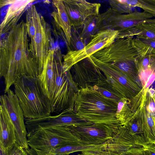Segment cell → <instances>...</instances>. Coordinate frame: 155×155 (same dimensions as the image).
<instances>
[{
  "label": "cell",
  "instance_id": "6da1fadb",
  "mask_svg": "<svg viewBox=\"0 0 155 155\" xmlns=\"http://www.w3.org/2000/svg\"><path fill=\"white\" fill-rule=\"evenodd\" d=\"M28 36L26 23L22 20L1 40L0 76L5 79V94L21 75L39 76Z\"/></svg>",
  "mask_w": 155,
  "mask_h": 155
},
{
  "label": "cell",
  "instance_id": "7a4b0ae2",
  "mask_svg": "<svg viewBox=\"0 0 155 155\" xmlns=\"http://www.w3.org/2000/svg\"><path fill=\"white\" fill-rule=\"evenodd\" d=\"M14 85L25 118L36 119L50 115L51 101L38 76L22 75Z\"/></svg>",
  "mask_w": 155,
  "mask_h": 155
},
{
  "label": "cell",
  "instance_id": "3957f363",
  "mask_svg": "<svg viewBox=\"0 0 155 155\" xmlns=\"http://www.w3.org/2000/svg\"><path fill=\"white\" fill-rule=\"evenodd\" d=\"M117 104L90 87L79 90L74 109L78 114L93 123L120 126L116 117Z\"/></svg>",
  "mask_w": 155,
  "mask_h": 155
},
{
  "label": "cell",
  "instance_id": "277c9868",
  "mask_svg": "<svg viewBox=\"0 0 155 155\" xmlns=\"http://www.w3.org/2000/svg\"><path fill=\"white\" fill-rule=\"evenodd\" d=\"M27 138L28 146L37 155H46L55 148L80 142L66 126H59L31 130L28 132Z\"/></svg>",
  "mask_w": 155,
  "mask_h": 155
},
{
  "label": "cell",
  "instance_id": "5b68a950",
  "mask_svg": "<svg viewBox=\"0 0 155 155\" xmlns=\"http://www.w3.org/2000/svg\"><path fill=\"white\" fill-rule=\"evenodd\" d=\"M79 89L74 82L70 70L65 71L63 62L58 64L52 95L50 99L51 113L74 109Z\"/></svg>",
  "mask_w": 155,
  "mask_h": 155
},
{
  "label": "cell",
  "instance_id": "8992f818",
  "mask_svg": "<svg viewBox=\"0 0 155 155\" xmlns=\"http://www.w3.org/2000/svg\"><path fill=\"white\" fill-rule=\"evenodd\" d=\"M98 17L99 31L111 30L119 32L142 23L155 22L151 14L144 11L122 14L115 12L110 8L100 14Z\"/></svg>",
  "mask_w": 155,
  "mask_h": 155
},
{
  "label": "cell",
  "instance_id": "52a82bcc",
  "mask_svg": "<svg viewBox=\"0 0 155 155\" xmlns=\"http://www.w3.org/2000/svg\"><path fill=\"white\" fill-rule=\"evenodd\" d=\"M119 33L118 31L111 30L99 31L82 49L68 51L63 55L64 71L70 70L75 64L109 46L117 38Z\"/></svg>",
  "mask_w": 155,
  "mask_h": 155
},
{
  "label": "cell",
  "instance_id": "ba28073f",
  "mask_svg": "<svg viewBox=\"0 0 155 155\" xmlns=\"http://www.w3.org/2000/svg\"><path fill=\"white\" fill-rule=\"evenodd\" d=\"M121 125L93 123L68 127L80 143L84 144H99L105 143L115 136Z\"/></svg>",
  "mask_w": 155,
  "mask_h": 155
},
{
  "label": "cell",
  "instance_id": "9c48e42d",
  "mask_svg": "<svg viewBox=\"0 0 155 155\" xmlns=\"http://www.w3.org/2000/svg\"><path fill=\"white\" fill-rule=\"evenodd\" d=\"M35 23L34 57L38 65L39 76L43 71L49 52L53 48L54 41L52 37L51 27L37 10Z\"/></svg>",
  "mask_w": 155,
  "mask_h": 155
},
{
  "label": "cell",
  "instance_id": "30bf717a",
  "mask_svg": "<svg viewBox=\"0 0 155 155\" xmlns=\"http://www.w3.org/2000/svg\"><path fill=\"white\" fill-rule=\"evenodd\" d=\"M0 97V105L6 111L15 132L16 142L27 151L29 148L24 116L16 94L9 89Z\"/></svg>",
  "mask_w": 155,
  "mask_h": 155
},
{
  "label": "cell",
  "instance_id": "8fae6325",
  "mask_svg": "<svg viewBox=\"0 0 155 155\" xmlns=\"http://www.w3.org/2000/svg\"><path fill=\"white\" fill-rule=\"evenodd\" d=\"M92 55L103 62L109 63L137 60L139 56L132 37L116 38L109 46Z\"/></svg>",
  "mask_w": 155,
  "mask_h": 155
},
{
  "label": "cell",
  "instance_id": "7c38bea8",
  "mask_svg": "<svg viewBox=\"0 0 155 155\" xmlns=\"http://www.w3.org/2000/svg\"><path fill=\"white\" fill-rule=\"evenodd\" d=\"M93 123L87 120L78 114L74 109L63 111L57 115H50L36 119H26L25 124L28 132L32 130L43 129L62 126L90 124Z\"/></svg>",
  "mask_w": 155,
  "mask_h": 155
},
{
  "label": "cell",
  "instance_id": "4fadbf2b",
  "mask_svg": "<svg viewBox=\"0 0 155 155\" xmlns=\"http://www.w3.org/2000/svg\"><path fill=\"white\" fill-rule=\"evenodd\" d=\"M70 71L73 79L79 90L93 87L107 79L90 56L74 64Z\"/></svg>",
  "mask_w": 155,
  "mask_h": 155
},
{
  "label": "cell",
  "instance_id": "5bb4252c",
  "mask_svg": "<svg viewBox=\"0 0 155 155\" xmlns=\"http://www.w3.org/2000/svg\"><path fill=\"white\" fill-rule=\"evenodd\" d=\"M63 2L72 26L82 28L89 16L98 15L101 4L85 0H63Z\"/></svg>",
  "mask_w": 155,
  "mask_h": 155
},
{
  "label": "cell",
  "instance_id": "9a60e30c",
  "mask_svg": "<svg viewBox=\"0 0 155 155\" xmlns=\"http://www.w3.org/2000/svg\"><path fill=\"white\" fill-rule=\"evenodd\" d=\"M90 57L112 86L125 98L128 100L131 98L133 86L132 81L110 63L103 62L92 55Z\"/></svg>",
  "mask_w": 155,
  "mask_h": 155
},
{
  "label": "cell",
  "instance_id": "2e32d148",
  "mask_svg": "<svg viewBox=\"0 0 155 155\" xmlns=\"http://www.w3.org/2000/svg\"><path fill=\"white\" fill-rule=\"evenodd\" d=\"M52 4L54 10L51 15L54 18L52 23L54 33L61 37L69 51L72 27L70 19L63 0H53Z\"/></svg>",
  "mask_w": 155,
  "mask_h": 155
},
{
  "label": "cell",
  "instance_id": "e0dca14e",
  "mask_svg": "<svg viewBox=\"0 0 155 155\" xmlns=\"http://www.w3.org/2000/svg\"><path fill=\"white\" fill-rule=\"evenodd\" d=\"M62 58L59 47L52 48L49 52L43 71L38 76L44 90L50 100L53 91L57 67L58 63L62 61Z\"/></svg>",
  "mask_w": 155,
  "mask_h": 155
},
{
  "label": "cell",
  "instance_id": "ac0fdd59",
  "mask_svg": "<svg viewBox=\"0 0 155 155\" xmlns=\"http://www.w3.org/2000/svg\"><path fill=\"white\" fill-rule=\"evenodd\" d=\"M33 0H16L8 7L6 14L0 25V35L9 32L18 24L23 14Z\"/></svg>",
  "mask_w": 155,
  "mask_h": 155
},
{
  "label": "cell",
  "instance_id": "d6986e66",
  "mask_svg": "<svg viewBox=\"0 0 155 155\" xmlns=\"http://www.w3.org/2000/svg\"><path fill=\"white\" fill-rule=\"evenodd\" d=\"M111 145L109 140L99 144H84L80 142H75L52 150L48 154L52 155H68L73 153L85 151H105L108 150Z\"/></svg>",
  "mask_w": 155,
  "mask_h": 155
},
{
  "label": "cell",
  "instance_id": "ffe728a7",
  "mask_svg": "<svg viewBox=\"0 0 155 155\" xmlns=\"http://www.w3.org/2000/svg\"><path fill=\"white\" fill-rule=\"evenodd\" d=\"M0 143L8 149L16 142L14 126L4 108L0 106Z\"/></svg>",
  "mask_w": 155,
  "mask_h": 155
},
{
  "label": "cell",
  "instance_id": "44dd1931",
  "mask_svg": "<svg viewBox=\"0 0 155 155\" xmlns=\"http://www.w3.org/2000/svg\"><path fill=\"white\" fill-rule=\"evenodd\" d=\"M145 38L155 40V23H142L119 32L117 38Z\"/></svg>",
  "mask_w": 155,
  "mask_h": 155
},
{
  "label": "cell",
  "instance_id": "7402d4cb",
  "mask_svg": "<svg viewBox=\"0 0 155 155\" xmlns=\"http://www.w3.org/2000/svg\"><path fill=\"white\" fill-rule=\"evenodd\" d=\"M129 133L135 140L139 146L141 147L148 144L141 120L134 121L131 118L125 125Z\"/></svg>",
  "mask_w": 155,
  "mask_h": 155
},
{
  "label": "cell",
  "instance_id": "603a6c76",
  "mask_svg": "<svg viewBox=\"0 0 155 155\" xmlns=\"http://www.w3.org/2000/svg\"><path fill=\"white\" fill-rule=\"evenodd\" d=\"M90 87L117 104L125 98L112 86L107 79Z\"/></svg>",
  "mask_w": 155,
  "mask_h": 155
},
{
  "label": "cell",
  "instance_id": "cb8c5ba5",
  "mask_svg": "<svg viewBox=\"0 0 155 155\" xmlns=\"http://www.w3.org/2000/svg\"><path fill=\"white\" fill-rule=\"evenodd\" d=\"M98 15H92L85 21L81 30V36L88 43L99 31Z\"/></svg>",
  "mask_w": 155,
  "mask_h": 155
},
{
  "label": "cell",
  "instance_id": "d4e9b609",
  "mask_svg": "<svg viewBox=\"0 0 155 155\" xmlns=\"http://www.w3.org/2000/svg\"><path fill=\"white\" fill-rule=\"evenodd\" d=\"M36 10L35 5H32L28 7L26 12L25 23L28 35L30 39L29 48L33 57L35 50L34 39L35 34V14Z\"/></svg>",
  "mask_w": 155,
  "mask_h": 155
},
{
  "label": "cell",
  "instance_id": "484cf974",
  "mask_svg": "<svg viewBox=\"0 0 155 155\" xmlns=\"http://www.w3.org/2000/svg\"><path fill=\"white\" fill-rule=\"evenodd\" d=\"M81 28L72 26L70 49L69 51H78L84 48L88 43L81 36Z\"/></svg>",
  "mask_w": 155,
  "mask_h": 155
},
{
  "label": "cell",
  "instance_id": "4316f807",
  "mask_svg": "<svg viewBox=\"0 0 155 155\" xmlns=\"http://www.w3.org/2000/svg\"><path fill=\"white\" fill-rule=\"evenodd\" d=\"M128 100L124 98L117 104L116 117L117 120L122 125H125L131 118L127 105Z\"/></svg>",
  "mask_w": 155,
  "mask_h": 155
},
{
  "label": "cell",
  "instance_id": "83f0119b",
  "mask_svg": "<svg viewBox=\"0 0 155 155\" xmlns=\"http://www.w3.org/2000/svg\"><path fill=\"white\" fill-rule=\"evenodd\" d=\"M131 6L140 8L143 11L151 14L155 18V0H125Z\"/></svg>",
  "mask_w": 155,
  "mask_h": 155
},
{
  "label": "cell",
  "instance_id": "f1b7e54d",
  "mask_svg": "<svg viewBox=\"0 0 155 155\" xmlns=\"http://www.w3.org/2000/svg\"><path fill=\"white\" fill-rule=\"evenodd\" d=\"M108 2L110 8L120 14H128L137 11L136 7L129 5L125 0H110Z\"/></svg>",
  "mask_w": 155,
  "mask_h": 155
},
{
  "label": "cell",
  "instance_id": "f546056e",
  "mask_svg": "<svg viewBox=\"0 0 155 155\" xmlns=\"http://www.w3.org/2000/svg\"><path fill=\"white\" fill-rule=\"evenodd\" d=\"M29 154L17 142L7 149V155H29Z\"/></svg>",
  "mask_w": 155,
  "mask_h": 155
},
{
  "label": "cell",
  "instance_id": "4dcf8cb0",
  "mask_svg": "<svg viewBox=\"0 0 155 155\" xmlns=\"http://www.w3.org/2000/svg\"><path fill=\"white\" fill-rule=\"evenodd\" d=\"M120 155H147L143 148L136 146L122 153Z\"/></svg>",
  "mask_w": 155,
  "mask_h": 155
},
{
  "label": "cell",
  "instance_id": "1f68e13d",
  "mask_svg": "<svg viewBox=\"0 0 155 155\" xmlns=\"http://www.w3.org/2000/svg\"><path fill=\"white\" fill-rule=\"evenodd\" d=\"M142 147L147 155H155V145L150 143Z\"/></svg>",
  "mask_w": 155,
  "mask_h": 155
},
{
  "label": "cell",
  "instance_id": "d6a6232c",
  "mask_svg": "<svg viewBox=\"0 0 155 155\" xmlns=\"http://www.w3.org/2000/svg\"><path fill=\"white\" fill-rule=\"evenodd\" d=\"M137 38L139 39L144 44L147 45L155 49V40L143 37Z\"/></svg>",
  "mask_w": 155,
  "mask_h": 155
},
{
  "label": "cell",
  "instance_id": "836d02e7",
  "mask_svg": "<svg viewBox=\"0 0 155 155\" xmlns=\"http://www.w3.org/2000/svg\"><path fill=\"white\" fill-rule=\"evenodd\" d=\"M78 155H108L104 153H99L97 151H85L81 152Z\"/></svg>",
  "mask_w": 155,
  "mask_h": 155
},
{
  "label": "cell",
  "instance_id": "e575fe53",
  "mask_svg": "<svg viewBox=\"0 0 155 155\" xmlns=\"http://www.w3.org/2000/svg\"><path fill=\"white\" fill-rule=\"evenodd\" d=\"M16 0H0V8L8 5H11L14 3Z\"/></svg>",
  "mask_w": 155,
  "mask_h": 155
},
{
  "label": "cell",
  "instance_id": "d590c367",
  "mask_svg": "<svg viewBox=\"0 0 155 155\" xmlns=\"http://www.w3.org/2000/svg\"><path fill=\"white\" fill-rule=\"evenodd\" d=\"M7 149L5 148L0 143V155H7Z\"/></svg>",
  "mask_w": 155,
  "mask_h": 155
},
{
  "label": "cell",
  "instance_id": "8d00e7d4",
  "mask_svg": "<svg viewBox=\"0 0 155 155\" xmlns=\"http://www.w3.org/2000/svg\"><path fill=\"white\" fill-rule=\"evenodd\" d=\"M155 86V81L152 83V87H154Z\"/></svg>",
  "mask_w": 155,
  "mask_h": 155
},
{
  "label": "cell",
  "instance_id": "74e56055",
  "mask_svg": "<svg viewBox=\"0 0 155 155\" xmlns=\"http://www.w3.org/2000/svg\"><path fill=\"white\" fill-rule=\"evenodd\" d=\"M46 155H51L50 154H46Z\"/></svg>",
  "mask_w": 155,
  "mask_h": 155
},
{
  "label": "cell",
  "instance_id": "f35d334b",
  "mask_svg": "<svg viewBox=\"0 0 155 155\" xmlns=\"http://www.w3.org/2000/svg\"></svg>",
  "mask_w": 155,
  "mask_h": 155
}]
</instances>
